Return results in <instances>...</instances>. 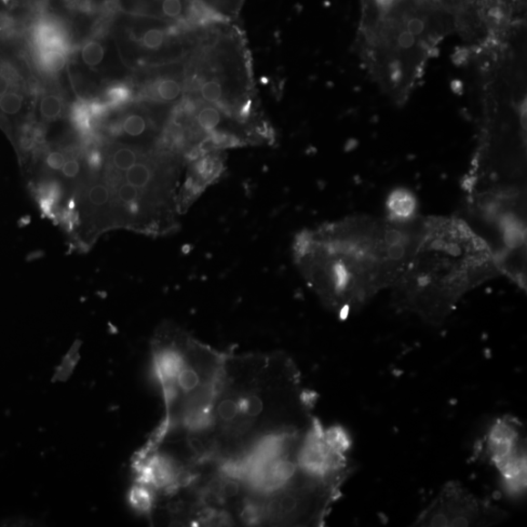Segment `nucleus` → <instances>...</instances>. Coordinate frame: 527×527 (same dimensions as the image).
I'll return each instance as SVG.
<instances>
[{
	"label": "nucleus",
	"instance_id": "f257e3e1",
	"mask_svg": "<svg viewBox=\"0 0 527 527\" xmlns=\"http://www.w3.org/2000/svg\"><path fill=\"white\" fill-rule=\"evenodd\" d=\"M152 355L166 419L140 454L162 476L241 458L316 421L315 399L283 351L219 350L167 322Z\"/></svg>",
	"mask_w": 527,
	"mask_h": 527
},
{
	"label": "nucleus",
	"instance_id": "f03ea898",
	"mask_svg": "<svg viewBox=\"0 0 527 527\" xmlns=\"http://www.w3.org/2000/svg\"><path fill=\"white\" fill-rule=\"evenodd\" d=\"M423 222L350 216L304 228L292 241L293 262L320 303L345 319L396 285Z\"/></svg>",
	"mask_w": 527,
	"mask_h": 527
},
{
	"label": "nucleus",
	"instance_id": "7ed1b4c3",
	"mask_svg": "<svg viewBox=\"0 0 527 527\" xmlns=\"http://www.w3.org/2000/svg\"><path fill=\"white\" fill-rule=\"evenodd\" d=\"M500 272L489 243L463 220L431 218L396 285L397 307L430 324L443 322L462 297Z\"/></svg>",
	"mask_w": 527,
	"mask_h": 527
},
{
	"label": "nucleus",
	"instance_id": "20e7f679",
	"mask_svg": "<svg viewBox=\"0 0 527 527\" xmlns=\"http://www.w3.org/2000/svg\"><path fill=\"white\" fill-rule=\"evenodd\" d=\"M191 69L179 111L214 110L245 130L256 146L274 141L265 121L245 33L238 22L209 19L198 26Z\"/></svg>",
	"mask_w": 527,
	"mask_h": 527
},
{
	"label": "nucleus",
	"instance_id": "39448f33",
	"mask_svg": "<svg viewBox=\"0 0 527 527\" xmlns=\"http://www.w3.org/2000/svg\"><path fill=\"white\" fill-rule=\"evenodd\" d=\"M507 512L471 493L461 483L445 484L415 521V526H482L500 522Z\"/></svg>",
	"mask_w": 527,
	"mask_h": 527
},
{
	"label": "nucleus",
	"instance_id": "423d86ee",
	"mask_svg": "<svg viewBox=\"0 0 527 527\" xmlns=\"http://www.w3.org/2000/svg\"><path fill=\"white\" fill-rule=\"evenodd\" d=\"M484 453L497 470L504 490L512 496L526 490V443L516 418L498 419L484 438Z\"/></svg>",
	"mask_w": 527,
	"mask_h": 527
},
{
	"label": "nucleus",
	"instance_id": "0eeeda50",
	"mask_svg": "<svg viewBox=\"0 0 527 527\" xmlns=\"http://www.w3.org/2000/svg\"><path fill=\"white\" fill-rule=\"evenodd\" d=\"M139 15L181 25L195 26L211 19L194 0H135Z\"/></svg>",
	"mask_w": 527,
	"mask_h": 527
},
{
	"label": "nucleus",
	"instance_id": "6e6552de",
	"mask_svg": "<svg viewBox=\"0 0 527 527\" xmlns=\"http://www.w3.org/2000/svg\"><path fill=\"white\" fill-rule=\"evenodd\" d=\"M387 218L390 220L405 223L416 218V200L410 192L399 188L391 193L387 201Z\"/></svg>",
	"mask_w": 527,
	"mask_h": 527
},
{
	"label": "nucleus",
	"instance_id": "1a4fd4ad",
	"mask_svg": "<svg viewBox=\"0 0 527 527\" xmlns=\"http://www.w3.org/2000/svg\"><path fill=\"white\" fill-rule=\"evenodd\" d=\"M213 18L238 22L247 0H194Z\"/></svg>",
	"mask_w": 527,
	"mask_h": 527
},
{
	"label": "nucleus",
	"instance_id": "9d476101",
	"mask_svg": "<svg viewBox=\"0 0 527 527\" xmlns=\"http://www.w3.org/2000/svg\"><path fill=\"white\" fill-rule=\"evenodd\" d=\"M153 91L155 98L161 102H177L183 97L185 81L174 77H164L157 81Z\"/></svg>",
	"mask_w": 527,
	"mask_h": 527
},
{
	"label": "nucleus",
	"instance_id": "9b49d317",
	"mask_svg": "<svg viewBox=\"0 0 527 527\" xmlns=\"http://www.w3.org/2000/svg\"><path fill=\"white\" fill-rule=\"evenodd\" d=\"M104 57L105 48L99 42H96V40H92V42L86 44L83 50H81V59H83L88 66H99L103 62Z\"/></svg>",
	"mask_w": 527,
	"mask_h": 527
},
{
	"label": "nucleus",
	"instance_id": "f8f14e48",
	"mask_svg": "<svg viewBox=\"0 0 527 527\" xmlns=\"http://www.w3.org/2000/svg\"><path fill=\"white\" fill-rule=\"evenodd\" d=\"M123 130L129 137H142L147 130V121L141 115H130L124 121Z\"/></svg>",
	"mask_w": 527,
	"mask_h": 527
},
{
	"label": "nucleus",
	"instance_id": "ddd939ff",
	"mask_svg": "<svg viewBox=\"0 0 527 527\" xmlns=\"http://www.w3.org/2000/svg\"><path fill=\"white\" fill-rule=\"evenodd\" d=\"M24 98L17 92H8L0 98V112L6 116H15L20 113Z\"/></svg>",
	"mask_w": 527,
	"mask_h": 527
},
{
	"label": "nucleus",
	"instance_id": "4468645a",
	"mask_svg": "<svg viewBox=\"0 0 527 527\" xmlns=\"http://www.w3.org/2000/svg\"><path fill=\"white\" fill-rule=\"evenodd\" d=\"M39 110L46 119H56L62 114L63 105L57 96H47L40 102Z\"/></svg>",
	"mask_w": 527,
	"mask_h": 527
},
{
	"label": "nucleus",
	"instance_id": "2eb2a0df",
	"mask_svg": "<svg viewBox=\"0 0 527 527\" xmlns=\"http://www.w3.org/2000/svg\"><path fill=\"white\" fill-rule=\"evenodd\" d=\"M46 64L53 71H60L66 65V57L59 50H51L46 56Z\"/></svg>",
	"mask_w": 527,
	"mask_h": 527
},
{
	"label": "nucleus",
	"instance_id": "dca6fc26",
	"mask_svg": "<svg viewBox=\"0 0 527 527\" xmlns=\"http://www.w3.org/2000/svg\"><path fill=\"white\" fill-rule=\"evenodd\" d=\"M109 96L115 103H121L129 97V90L126 87H115L109 92Z\"/></svg>",
	"mask_w": 527,
	"mask_h": 527
},
{
	"label": "nucleus",
	"instance_id": "f3484780",
	"mask_svg": "<svg viewBox=\"0 0 527 527\" xmlns=\"http://www.w3.org/2000/svg\"><path fill=\"white\" fill-rule=\"evenodd\" d=\"M11 87L10 79L6 75L0 72V98L5 96L9 92Z\"/></svg>",
	"mask_w": 527,
	"mask_h": 527
},
{
	"label": "nucleus",
	"instance_id": "a211bd4d",
	"mask_svg": "<svg viewBox=\"0 0 527 527\" xmlns=\"http://www.w3.org/2000/svg\"><path fill=\"white\" fill-rule=\"evenodd\" d=\"M434 2L441 5L445 8L454 12L456 5L459 3V0H434Z\"/></svg>",
	"mask_w": 527,
	"mask_h": 527
},
{
	"label": "nucleus",
	"instance_id": "6ab92c4d",
	"mask_svg": "<svg viewBox=\"0 0 527 527\" xmlns=\"http://www.w3.org/2000/svg\"><path fill=\"white\" fill-rule=\"evenodd\" d=\"M452 90L454 92H459V93H461L462 91V84L461 83V81H453Z\"/></svg>",
	"mask_w": 527,
	"mask_h": 527
}]
</instances>
